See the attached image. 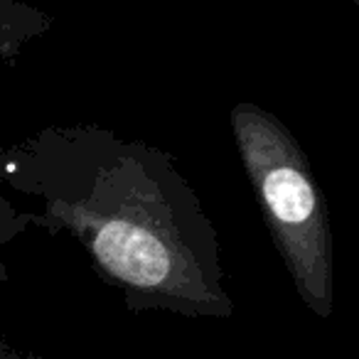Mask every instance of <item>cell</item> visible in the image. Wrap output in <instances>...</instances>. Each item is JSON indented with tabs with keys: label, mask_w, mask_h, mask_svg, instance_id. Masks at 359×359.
Returning a JSON list of instances; mask_svg holds the SVG:
<instances>
[{
	"label": "cell",
	"mask_w": 359,
	"mask_h": 359,
	"mask_svg": "<svg viewBox=\"0 0 359 359\" xmlns=\"http://www.w3.org/2000/svg\"><path fill=\"white\" fill-rule=\"evenodd\" d=\"M0 180L42 202L35 226L74 236L130 313L234 315L219 236L170 153L101 126H47L0 148Z\"/></svg>",
	"instance_id": "obj_1"
},
{
	"label": "cell",
	"mask_w": 359,
	"mask_h": 359,
	"mask_svg": "<svg viewBox=\"0 0 359 359\" xmlns=\"http://www.w3.org/2000/svg\"><path fill=\"white\" fill-rule=\"evenodd\" d=\"M229 121L241 165L298 298L327 320L334 308L332 231L327 200L308 155L288 126L259 104L241 101Z\"/></svg>",
	"instance_id": "obj_2"
},
{
	"label": "cell",
	"mask_w": 359,
	"mask_h": 359,
	"mask_svg": "<svg viewBox=\"0 0 359 359\" xmlns=\"http://www.w3.org/2000/svg\"><path fill=\"white\" fill-rule=\"evenodd\" d=\"M55 18L22 0H0V62H15L25 45L45 35Z\"/></svg>",
	"instance_id": "obj_3"
},
{
	"label": "cell",
	"mask_w": 359,
	"mask_h": 359,
	"mask_svg": "<svg viewBox=\"0 0 359 359\" xmlns=\"http://www.w3.org/2000/svg\"><path fill=\"white\" fill-rule=\"evenodd\" d=\"M37 215L35 212H20L13 207V202H8L0 195V249L8 246L11 241H15L20 234H25L30 226H35ZM8 280V266L0 259V283Z\"/></svg>",
	"instance_id": "obj_4"
},
{
	"label": "cell",
	"mask_w": 359,
	"mask_h": 359,
	"mask_svg": "<svg viewBox=\"0 0 359 359\" xmlns=\"http://www.w3.org/2000/svg\"><path fill=\"white\" fill-rule=\"evenodd\" d=\"M0 359H40L35 354H25V352H18V349L8 347V344L0 342Z\"/></svg>",
	"instance_id": "obj_5"
}]
</instances>
